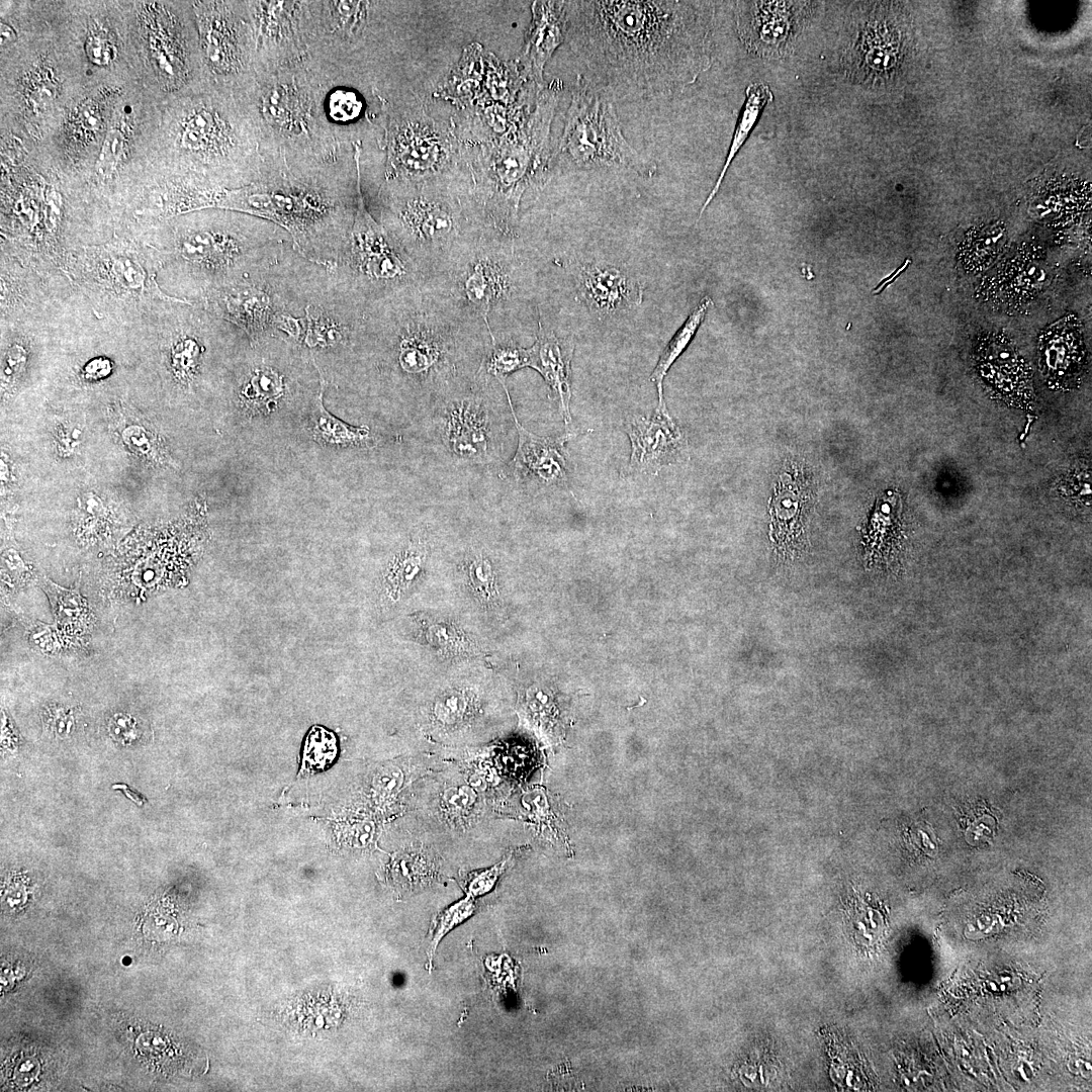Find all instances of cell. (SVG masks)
<instances>
[{"label": "cell", "mask_w": 1092, "mask_h": 1092, "mask_svg": "<svg viewBox=\"0 0 1092 1092\" xmlns=\"http://www.w3.org/2000/svg\"><path fill=\"white\" fill-rule=\"evenodd\" d=\"M320 374V373H318ZM321 377V389L313 399L310 413V430L314 439L322 443L342 446H363L370 442L367 427H352L329 414L323 404L325 378Z\"/></svg>", "instance_id": "cell-30"}, {"label": "cell", "mask_w": 1092, "mask_h": 1092, "mask_svg": "<svg viewBox=\"0 0 1092 1092\" xmlns=\"http://www.w3.org/2000/svg\"><path fill=\"white\" fill-rule=\"evenodd\" d=\"M445 809L453 816L468 814L476 802L474 790L466 785L446 789L442 796Z\"/></svg>", "instance_id": "cell-39"}, {"label": "cell", "mask_w": 1092, "mask_h": 1092, "mask_svg": "<svg viewBox=\"0 0 1092 1092\" xmlns=\"http://www.w3.org/2000/svg\"><path fill=\"white\" fill-rule=\"evenodd\" d=\"M15 37L16 34L14 30L7 24H3V22H1V38H4V41H12L15 39Z\"/></svg>", "instance_id": "cell-49"}, {"label": "cell", "mask_w": 1092, "mask_h": 1092, "mask_svg": "<svg viewBox=\"0 0 1092 1092\" xmlns=\"http://www.w3.org/2000/svg\"><path fill=\"white\" fill-rule=\"evenodd\" d=\"M479 320L446 285L412 284L368 303L358 352L382 353L410 384L445 391L484 361L490 335Z\"/></svg>", "instance_id": "cell-2"}, {"label": "cell", "mask_w": 1092, "mask_h": 1092, "mask_svg": "<svg viewBox=\"0 0 1092 1092\" xmlns=\"http://www.w3.org/2000/svg\"><path fill=\"white\" fill-rule=\"evenodd\" d=\"M468 585L478 601L486 606L498 601L497 577L491 560L483 553L471 554L465 563Z\"/></svg>", "instance_id": "cell-34"}, {"label": "cell", "mask_w": 1092, "mask_h": 1092, "mask_svg": "<svg viewBox=\"0 0 1092 1092\" xmlns=\"http://www.w3.org/2000/svg\"><path fill=\"white\" fill-rule=\"evenodd\" d=\"M59 442L62 443L64 449L73 450L78 445L81 431L78 428L72 431H59Z\"/></svg>", "instance_id": "cell-48"}, {"label": "cell", "mask_w": 1092, "mask_h": 1092, "mask_svg": "<svg viewBox=\"0 0 1092 1092\" xmlns=\"http://www.w3.org/2000/svg\"><path fill=\"white\" fill-rule=\"evenodd\" d=\"M428 543L421 537L412 539L401 550L388 569L386 580L395 596L411 588L420 578L428 557Z\"/></svg>", "instance_id": "cell-32"}, {"label": "cell", "mask_w": 1092, "mask_h": 1092, "mask_svg": "<svg viewBox=\"0 0 1092 1092\" xmlns=\"http://www.w3.org/2000/svg\"><path fill=\"white\" fill-rule=\"evenodd\" d=\"M104 254L109 283L117 293L192 304L187 299L171 297L163 293L156 282L155 275L150 273L134 252L117 246H107Z\"/></svg>", "instance_id": "cell-27"}, {"label": "cell", "mask_w": 1092, "mask_h": 1092, "mask_svg": "<svg viewBox=\"0 0 1092 1092\" xmlns=\"http://www.w3.org/2000/svg\"><path fill=\"white\" fill-rule=\"evenodd\" d=\"M769 499V537L777 553L793 559L804 552L806 528L816 502V480L802 459H786Z\"/></svg>", "instance_id": "cell-14"}, {"label": "cell", "mask_w": 1092, "mask_h": 1092, "mask_svg": "<svg viewBox=\"0 0 1092 1092\" xmlns=\"http://www.w3.org/2000/svg\"><path fill=\"white\" fill-rule=\"evenodd\" d=\"M26 351L19 345L11 346L6 352L2 377L5 383H12L22 372L26 362Z\"/></svg>", "instance_id": "cell-43"}, {"label": "cell", "mask_w": 1092, "mask_h": 1092, "mask_svg": "<svg viewBox=\"0 0 1092 1092\" xmlns=\"http://www.w3.org/2000/svg\"><path fill=\"white\" fill-rule=\"evenodd\" d=\"M354 156L334 163L293 168L264 163L246 186L222 188L215 208L267 219L288 232L307 259L335 269L345 255L357 206Z\"/></svg>", "instance_id": "cell-3"}, {"label": "cell", "mask_w": 1092, "mask_h": 1092, "mask_svg": "<svg viewBox=\"0 0 1092 1092\" xmlns=\"http://www.w3.org/2000/svg\"><path fill=\"white\" fill-rule=\"evenodd\" d=\"M317 62L309 54L256 70L248 94L265 164L289 169L334 163L353 157L326 125L320 104Z\"/></svg>", "instance_id": "cell-4"}, {"label": "cell", "mask_w": 1092, "mask_h": 1092, "mask_svg": "<svg viewBox=\"0 0 1092 1092\" xmlns=\"http://www.w3.org/2000/svg\"><path fill=\"white\" fill-rule=\"evenodd\" d=\"M313 261L289 245L271 264L205 294L213 315L234 324L257 343L278 337V327L298 299Z\"/></svg>", "instance_id": "cell-10"}, {"label": "cell", "mask_w": 1092, "mask_h": 1092, "mask_svg": "<svg viewBox=\"0 0 1092 1092\" xmlns=\"http://www.w3.org/2000/svg\"><path fill=\"white\" fill-rule=\"evenodd\" d=\"M337 750V739L331 731L324 727L310 730L305 742V760L322 768L335 758Z\"/></svg>", "instance_id": "cell-37"}, {"label": "cell", "mask_w": 1092, "mask_h": 1092, "mask_svg": "<svg viewBox=\"0 0 1092 1092\" xmlns=\"http://www.w3.org/2000/svg\"><path fill=\"white\" fill-rule=\"evenodd\" d=\"M577 292L599 317H610L640 305L643 286L629 272L614 265L586 263L576 274Z\"/></svg>", "instance_id": "cell-24"}, {"label": "cell", "mask_w": 1092, "mask_h": 1092, "mask_svg": "<svg viewBox=\"0 0 1092 1092\" xmlns=\"http://www.w3.org/2000/svg\"><path fill=\"white\" fill-rule=\"evenodd\" d=\"M385 179L408 183L440 180L451 154L447 135L425 115L382 98Z\"/></svg>", "instance_id": "cell-13"}, {"label": "cell", "mask_w": 1092, "mask_h": 1092, "mask_svg": "<svg viewBox=\"0 0 1092 1092\" xmlns=\"http://www.w3.org/2000/svg\"><path fill=\"white\" fill-rule=\"evenodd\" d=\"M378 198L381 225L425 282L449 277L478 240L466 236L460 201L441 180H384Z\"/></svg>", "instance_id": "cell-6"}, {"label": "cell", "mask_w": 1092, "mask_h": 1092, "mask_svg": "<svg viewBox=\"0 0 1092 1092\" xmlns=\"http://www.w3.org/2000/svg\"><path fill=\"white\" fill-rule=\"evenodd\" d=\"M1006 242L1005 229L999 223L974 229L959 247V261L967 272L979 273L999 257Z\"/></svg>", "instance_id": "cell-29"}, {"label": "cell", "mask_w": 1092, "mask_h": 1092, "mask_svg": "<svg viewBox=\"0 0 1092 1092\" xmlns=\"http://www.w3.org/2000/svg\"><path fill=\"white\" fill-rule=\"evenodd\" d=\"M503 386L519 435L518 448L508 465V475L515 481L535 490L568 488V462L564 443L559 439L541 437L524 428L518 421L506 381Z\"/></svg>", "instance_id": "cell-20"}, {"label": "cell", "mask_w": 1092, "mask_h": 1092, "mask_svg": "<svg viewBox=\"0 0 1092 1092\" xmlns=\"http://www.w3.org/2000/svg\"><path fill=\"white\" fill-rule=\"evenodd\" d=\"M528 350V367L538 371L546 381L550 396L558 402L565 426L571 424V360L574 352L572 338H558L546 329L541 318L534 345Z\"/></svg>", "instance_id": "cell-26"}, {"label": "cell", "mask_w": 1092, "mask_h": 1092, "mask_svg": "<svg viewBox=\"0 0 1092 1092\" xmlns=\"http://www.w3.org/2000/svg\"><path fill=\"white\" fill-rule=\"evenodd\" d=\"M772 100V92L766 83L754 82L750 83L747 86L745 90V101L737 120V124L734 130L728 154L726 156L724 166L719 174V177L713 189L711 190L710 194L708 195L706 201L701 208L699 218L703 215L707 206L710 204V202L713 200V198L719 191L728 168L730 167L733 159L749 136L751 130L757 123L764 107Z\"/></svg>", "instance_id": "cell-28"}, {"label": "cell", "mask_w": 1092, "mask_h": 1092, "mask_svg": "<svg viewBox=\"0 0 1092 1092\" xmlns=\"http://www.w3.org/2000/svg\"><path fill=\"white\" fill-rule=\"evenodd\" d=\"M37 1072V1062L32 1058H25L16 1066L13 1078L18 1085L25 1086L36 1077Z\"/></svg>", "instance_id": "cell-45"}, {"label": "cell", "mask_w": 1092, "mask_h": 1092, "mask_svg": "<svg viewBox=\"0 0 1092 1092\" xmlns=\"http://www.w3.org/2000/svg\"><path fill=\"white\" fill-rule=\"evenodd\" d=\"M544 86L533 108L483 146L473 161V195L484 221L512 238L523 197L540 191L551 172L550 128L561 92Z\"/></svg>", "instance_id": "cell-5"}, {"label": "cell", "mask_w": 1092, "mask_h": 1092, "mask_svg": "<svg viewBox=\"0 0 1092 1092\" xmlns=\"http://www.w3.org/2000/svg\"><path fill=\"white\" fill-rule=\"evenodd\" d=\"M475 696L467 689H450L442 693L432 706L434 720L444 727H454L473 712Z\"/></svg>", "instance_id": "cell-33"}, {"label": "cell", "mask_w": 1092, "mask_h": 1092, "mask_svg": "<svg viewBox=\"0 0 1092 1092\" xmlns=\"http://www.w3.org/2000/svg\"><path fill=\"white\" fill-rule=\"evenodd\" d=\"M89 59L97 65H107L115 59L116 49L102 31H91L86 40Z\"/></svg>", "instance_id": "cell-41"}, {"label": "cell", "mask_w": 1092, "mask_h": 1092, "mask_svg": "<svg viewBox=\"0 0 1092 1092\" xmlns=\"http://www.w3.org/2000/svg\"><path fill=\"white\" fill-rule=\"evenodd\" d=\"M566 40L612 95L672 96L711 65L714 3L566 1Z\"/></svg>", "instance_id": "cell-1"}, {"label": "cell", "mask_w": 1092, "mask_h": 1092, "mask_svg": "<svg viewBox=\"0 0 1092 1092\" xmlns=\"http://www.w3.org/2000/svg\"><path fill=\"white\" fill-rule=\"evenodd\" d=\"M114 788H118V789H123V791H124V793H125V795H126L127 797H129V798H130L131 800L135 801V802H136L138 804H142V803H141V802H142V798H140L139 796H136V795H135L134 793L130 792V791H129V790H128V789L126 788V786H123V785H118V786H114Z\"/></svg>", "instance_id": "cell-50"}, {"label": "cell", "mask_w": 1092, "mask_h": 1092, "mask_svg": "<svg viewBox=\"0 0 1092 1092\" xmlns=\"http://www.w3.org/2000/svg\"><path fill=\"white\" fill-rule=\"evenodd\" d=\"M631 442L630 467L655 474L665 465L688 457V443L667 407L655 408L650 418L636 417L627 425Z\"/></svg>", "instance_id": "cell-22"}, {"label": "cell", "mask_w": 1092, "mask_h": 1092, "mask_svg": "<svg viewBox=\"0 0 1092 1092\" xmlns=\"http://www.w3.org/2000/svg\"><path fill=\"white\" fill-rule=\"evenodd\" d=\"M974 367L990 394L1008 405L1033 407L1032 372L1005 335L984 333L973 351Z\"/></svg>", "instance_id": "cell-18"}, {"label": "cell", "mask_w": 1092, "mask_h": 1092, "mask_svg": "<svg viewBox=\"0 0 1092 1092\" xmlns=\"http://www.w3.org/2000/svg\"><path fill=\"white\" fill-rule=\"evenodd\" d=\"M712 303V299L709 296H704L663 349L657 364L650 375V380L654 382L657 388V407H666L663 395L664 378L669 368L693 340Z\"/></svg>", "instance_id": "cell-31"}, {"label": "cell", "mask_w": 1092, "mask_h": 1092, "mask_svg": "<svg viewBox=\"0 0 1092 1092\" xmlns=\"http://www.w3.org/2000/svg\"><path fill=\"white\" fill-rule=\"evenodd\" d=\"M509 858L470 877L467 882V896L474 898L489 892L504 873Z\"/></svg>", "instance_id": "cell-40"}, {"label": "cell", "mask_w": 1092, "mask_h": 1092, "mask_svg": "<svg viewBox=\"0 0 1092 1092\" xmlns=\"http://www.w3.org/2000/svg\"><path fill=\"white\" fill-rule=\"evenodd\" d=\"M805 2H739L737 32L745 48L759 57L786 55L804 21Z\"/></svg>", "instance_id": "cell-19"}, {"label": "cell", "mask_w": 1092, "mask_h": 1092, "mask_svg": "<svg viewBox=\"0 0 1092 1092\" xmlns=\"http://www.w3.org/2000/svg\"><path fill=\"white\" fill-rule=\"evenodd\" d=\"M255 70L298 60L307 51V1H248Z\"/></svg>", "instance_id": "cell-15"}, {"label": "cell", "mask_w": 1092, "mask_h": 1092, "mask_svg": "<svg viewBox=\"0 0 1092 1092\" xmlns=\"http://www.w3.org/2000/svg\"><path fill=\"white\" fill-rule=\"evenodd\" d=\"M1037 365L1050 388L1070 390L1081 384L1087 354L1082 325L1076 315L1068 314L1040 333Z\"/></svg>", "instance_id": "cell-21"}, {"label": "cell", "mask_w": 1092, "mask_h": 1092, "mask_svg": "<svg viewBox=\"0 0 1092 1092\" xmlns=\"http://www.w3.org/2000/svg\"><path fill=\"white\" fill-rule=\"evenodd\" d=\"M404 776L396 766L381 769L374 778L373 786L376 793L382 799L395 795L401 788Z\"/></svg>", "instance_id": "cell-42"}, {"label": "cell", "mask_w": 1092, "mask_h": 1092, "mask_svg": "<svg viewBox=\"0 0 1092 1092\" xmlns=\"http://www.w3.org/2000/svg\"><path fill=\"white\" fill-rule=\"evenodd\" d=\"M110 372V361L102 357L89 361L83 369L85 378L90 380L106 377Z\"/></svg>", "instance_id": "cell-46"}, {"label": "cell", "mask_w": 1092, "mask_h": 1092, "mask_svg": "<svg viewBox=\"0 0 1092 1092\" xmlns=\"http://www.w3.org/2000/svg\"><path fill=\"white\" fill-rule=\"evenodd\" d=\"M291 244L290 234L276 223L225 210L220 220L182 229L176 237L174 254L207 294L273 263Z\"/></svg>", "instance_id": "cell-7"}, {"label": "cell", "mask_w": 1092, "mask_h": 1092, "mask_svg": "<svg viewBox=\"0 0 1092 1092\" xmlns=\"http://www.w3.org/2000/svg\"><path fill=\"white\" fill-rule=\"evenodd\" d=\"M151 435V434H150ZM143 427L129 426L123 431V439L136 453L149 455L153 451V439Z\"/></svg>", "instance_id": "cell-44"}, {"label": "cell", "mask_w": 1092, "mask_h": 1092, "mask_svg": "<svg viewBox=\"0 0 1092 1092\" xmlns=\"http://www.w3.org/2000/svg\"><path fill=\"white\" fill-rule=\"evenodd\" d=\"M1048 264L1040 247L1023 244L982 279L976 295L994 308L1016 310L1036 298L1051 282L1053 273Z\"/></svg>", "instance_id": "cell-17"}, {"label": "cell", "mask_w": 1092, "mask_h": 1092, "mask_svg": "<svg viewBox=\"0 0 1092 1092\" xmlns=\"http://www.w3.org/2000/svg\"><path fill=\"white\" fill-rule=\"evenodd\" d=\"M368 301L334 270L313 263L297 311L282 318L278 337L316 355L358 352Z\"/></svg>", "instance_id": "cell-9"}, {"label": "cell", "mask_w": 1092, "mask_h": 1092, "mask_svg": "<svg viewBox=\"0 0 1092 1092\" xmlns=\"http://www.w3.org/2000/svg\"><path fill=\"white\" fill-rule=\"evenodd\" d=\"M481 367L497 381H506L511 373L528 367V350L514 343H500L494 339L490 342Z\"/></svg>", "instance_id": "cell-35"}, {"label": "cell", "mask_w": 1092, "mask_h": 1092, "mask_svg": "<svg viewBox=\"0 0 1092 1092\" xmlns=\"http://www.w3.org/2000/svg\"><path fill=\"white\" fill-rule=\"evenodd\" d=\"M192 7L207 69L228 89L248 94L256 81L248 1H200Z\"/></svg>", "instance_id": "cell-12"}, {"label": "cell", "mask_w": 1092, "mask_h": 1092, "mask_svg": "<svg viewBox=\"0 0 1092 1092\" xmlns=\"http://www.w3.org/2000/svg\"><path fill=\"white\" fill-rule=\"evenodd\" d=\"M566 1H535L519 66L525 77L542 89L543 71L555 50L566 38Z\"/></svg>", "instance_id": "cell-25"}, {"label": "cell", "mask_w": 1092, "mask_h": 1092, "mask_svg": "<svg viewBox=\"0 0 1092 1092\" xmlns=\"http://www.w3.org/2000/svg\"><path fill=\"white\" fill-rule=\"evenodd\" d=\"M473 898L467 896L449 908L442 911L433 921L429 934L430 944L428 947L429 961L433 960L435 951L441 939L455 926L467 919L474 911Z\"/></svg>", "instance_id": "cell-36"}, {"label": "cell", "mask_w": 1092, "mask_h": 1092, "mask_svg": "<svg viewBox=\"0 0 1092 1092\" xmlns=\"http://www.w3.org/2000/svg\"><path fill=\"white\" fill-rule=\"evenodd\" d=\"M361 149L357 165V206L348 248L334 271L371 302L402 287L425 283L396 249L390 237L367 210L361 188Z\"/></svg>", "instance_id": "cell-11"}, {"label": "cell", "mask_w": 1092, "mask_h": 1092, "mask_svg": "<svg viewBox=\"0 0 1092 1092\" xmlns=\"http://www.w3.org/2000/svg\"><path fill=\"white\" fill-rule=\"evenodd\" d=\"M445 437L460 460L484 461L492 451L491 424L484 396L471 389L449 398Z\"/></svg>", "instance_id": "cell-23"}, {"label": "cell", "mask_w": 1092, "mask_h": 1092, "mask_svg": "<svg viewBox=\"0 0 1092 1092\" xmlns=\"http://www.w3.org/2000/svg\"><path fill=\"white\" fill-rule=\"evenodd\" d=\"M130 962L131 961H130V959L128 957L123 958V964L128 965V964H130Z\"/></svg>", "instance_id": "cell-51"}, {"label": "cell", "mask_w": 1092, "mask_h": 1092, "mask_svg": "<svg viewBox=\"0 0 1092 1092\" xmlns=\"http://www.w3.org/2000/svg\"><path fill=\"white\" fill-rule=\"evenodd\" d=\"M125 136L123 130L117 125H113L107 132L96 163L97 171L101 175L109 176L115 171L123 156Z\"/></svg>", "instance_id": "cell-38"}, {"label": "cell", "mask_w": 1092, "mask_h": 1092, "mask_svg": "<svg viewBox=\"0 0 1092 1092\" xmlns=\"http://www.w3.org/2000/svg\"><path fill=\"white\" fill-rule=\"evenodd\" d=\"M620 169L651 177L656 166L644 159L623 134L612 93L584 76L572 88L562 134L552 150L551 170Z\"/></svg>", "instance_id": "cell-8"}, {"label": "cell", "mask_w": 1092, "mask_h": 1092, "mask_svg": "<svg viewBox=\"0 0 1092 1092\" xmlns=\"http://www.w3.org/2000/svg\"><path fill=\"white\" fill-rule=\"evenodd\" d=\"M482 237L462 256L449 277L452 288L482 320L494 340L488 314L494 304L509 298L514 290L512 257L509 248L483 247Z\"/></svg>", "instance_id": "cell-16"}, {"label": "cell", "mask_w": 1092, "mask_h": 1092, "mask_svg": "<svg viewBox=\"0 0 1092 1092\" xmlns=\"http://www.w3.org/2000/svg\"><path fill=\"white\" fill-rule=\"evenodd\" d=\"M138 1046L144 1054L157 1055L165 1048V1041L160 1035L147 1032L139 1037Z\"/></svg>", "instance_id": "cell-47"}]
</instances>
